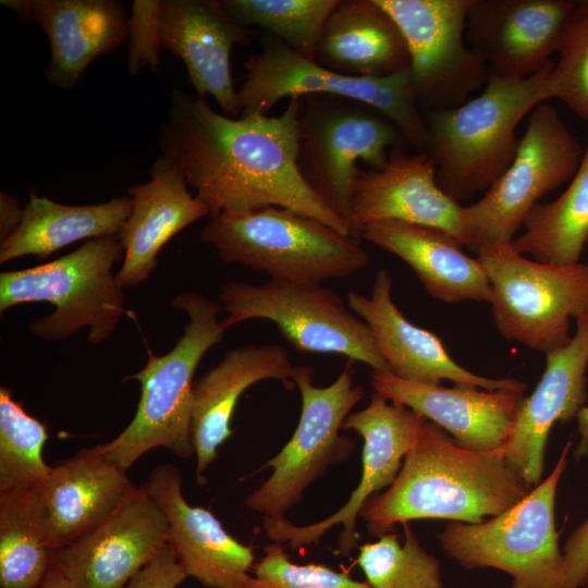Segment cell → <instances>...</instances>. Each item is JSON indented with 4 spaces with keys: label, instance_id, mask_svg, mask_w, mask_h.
<instances>
[{
    "label": "cell",
    "instance_id": "obj_8",
    "mask_svg": "<svg viewBox=\"0 0 588 588\" xmlns=\"http://www.w3.org/2000/svg\"><path fill=\"white\" fill-rule=\"evenodd\" d=\"M403 143L406 140L397 126L367 103L333 95L303 96L298 171L308 187L347 225L357 161L381 170L391 149L403 147Z\"/></svg>",
    "mask_w": 588,
    "mask_h": 588
},
{
    "label": "cell",
    "instance_id": "obj_11",
    "mask_svg": "<svg viewBox=\"0 0 588 588\" xmlns=\"http://www.w3.org/2000/svg\"><path fill=\"white\" fill-rule=\"evenodd\" d=\"M585 149L550 103L528 118L515 157L475 204L464 208L467 247L511 244L538 200L573 179Z\"/></svg>",
    "mask_w": 588,
    "mask_h": 588
},
{
    "label": "cell",
    "instance_id": "obj_37",
    "mask_svg": "<svg viewBox=\"0 0 588 588\" xmlns=\"http://www.w3.org/2000/svg\"><path fill=\"white\" fill-rule=\"evenodd\" d=\"M264 551L247 588H371L367 581L352 579L322 564L292 563L281 542H272Z\"/></svg>",
    "mask_w": 588,
    "mask_h": 588
},
{
    "label": "cell",
    "instance_id": "obj_34",
    "mask_svg": "<svg viewBox=\"0 0 588 588\" xmlns=\"http://www.w3.org/2000/svg\"><path fill=\"white\" fill-rule=\"evenodd\" d=\"M221 3L242 25L261 26L294 52L314 61L327 20L339 0H221Z\"/></svg>",
    "mask_w": 588,
    "mask_h": 588
},
{
    "label": "cell",
    "instance_id": "obj_4",
    "mask_svg": "<svg viewBox=\"0 0 588 588\" xmlns=\"http://www.w3.org/2000/svg\"><path fill=\"white\" fill-rule=\"evenodd\" d=\"M171 304L187 315L182 336L163 355L148 350L146 365L127 377L140 384V399L133 419L114 439L96 445L126 471L142 455L156 448L182 458L195 454L193 377L205 354L223 338L224 330L218 319L222 306L197 292L177 294Z\"/></svg>",
    "mask_w": 588,
    "mask_h": 588
},
{
    "label": "cell",
    "instance_id": "obj_38",
    "mask_svg": "<svg viewBox=\"0 0 588 588\" xmlns=\"http://www.w3.org/2000/svg\"><path fill=\"white\" fill-rule=\"evenodd\" d=\"M161 0H135L128 21L127 68L136 74L142 66L157 71L159 65V12Z\"/></svg>",
    "mask_w": 588,
    "mask_h": 588
},
{
    "label": "cell",
    "instance_id": "obj_31",
    "mask_svg": "<svg viewBox=\"0 0 588 588\" xmlns=\"http://www.w3.org/2000/svg\"><path fill=\"white\" fill-rule=\"evenodd\" d=\"M523 229L512 242L522 255L554 266L579 262L588 244V145L566 189L551 203L537 204Z\"/></svg>",
    "mask_w": 588,
    "mask_h": 588
},
{
    "label": "cell",
    "instance_id": "obj_13",
    "mask_svg": "<svg viewBox=\"0 0 588 588\" xmlns=\"http://www.w3.org/2000/svg\"><path fill=\"white\" fill-rule=\"evenodd\" d=\"M354 367L355 362L347 359L339 377L319 388L314 385L310 366H295L293 381L302 399L299 421L289 442L261 467H271L272 474L246 498L249 510L268 517L284 516L330 465L352 453L354 442L340 430L364 397V389L354 385Z\"/></svg>",
    "mask_w": 588,
    "mask_h": 588
},
{
    "label": "cell",
    "instance_id": "obj_5",
    "mask_svg": "<svg viewBox=\"0 0 588 588\" xmlns=\"http://www.w3.org/2000/svg\"><path fill=\"white\" fill-rule=\"evenodd\" d=\"M200 238L225 262L306 285L350 277L369 264L359 241L275 206L222 212L203 228Z\"/></svg>",
    "mask_w": 588,
    "mask_h": 588
},
{
    "label": "cell",
    "instance_id": "obj_36",
    "mask_svg": "<svg viewBox=\"0 0 588 588\" xmlns=\"http://www.w3.org/2000/svg\"><path fill=\"white\" fill-rule=\"evenodd\" d=\"M550 72L552 98L588 120V0L577 1Z\"/></svg>",
    "mask_w": 588,
    "mask_h": 588
},
{
    "label": "cell",
    "instance_id": "obj_2",
    "mask_svg": "<svg viewBox=\"0 0 588 588\" xmlns=\"http://www.w3.org/2000/svg\"><path fill=\"white\" fill-rule=\"evenodd\" d=\"M530 490L501 449H465L427 420L393 483L371 497L359 517L376 538L413 519L477 524L505 512Z\"/></svg>",
    "mask_w": 588,
    "mask_h": 588
},
{
    "label": "cell",
    "instance_id": "obj_29",
    "mask_svg": "<svg viewBox=\"0 0 588 588\" xmlns=\"http://www.w3.org/2000/svg\"><path fill=\"white\" fill-rule=\"evenodd\" d=\"M318 65L353 77H383L409 69L405 38L377 0H339L315 52Z\"/></svg>",
    "mask_w": 588,
    "mask_h": 588
},
{
    "label": "cell",
    "instance_id": "obj_32",
    "mask_svg": "<svg viewBox=\"0 0 588 588\" xmlns=\"http://www.w3.org/2000/svg\"><path fill=\"white\" fill-rule=\"evenodd\" d=\"M58 552L38 489L0 493V588H38L56 565Z\"/></svg>",
    "mask_w": 588,
    "mask_h": 588
},
{
    "label": "cell",
    "instance_id": "obj_41",
    "mask_svg": "<svg viewBox=\"0 0 588 588\" xmlns=\"http://www.w3.org/2000/svg\"><path fill=\"white\" fill-rule=\"evenodd\" d=\"M23 211L16 196L0 193V243L11 237L19 229Z\"/></svg>",
    "mask_w": 588,
    "mask_h": 588
},
{
    "label": "cell",
    "instance_id": "obj_42",
    "mask_svg": "<svg viewBox=\"0 0 588 588\" xmlns=\"http://www.w3.org/2000/svg\"><path fill=\"white\" fill-rule=\"evenodd\" d=\"M576 418L580 439L574 451V456L579 460L588 456V406L585 405Z\"/></svg>",
    "mask_w": 588,
    "mask_h": 588
},
{
    "label": "cell",
    "instance_id": "obj_24",
    "mask_svg": "<svg viewBox=\"0 0 588 588\" xmlns=\"http://www.w3.org/2000/svg\"><path fill=\"white\" fill-rule=\"evenodd\" d=\"M0 3L34 22L51 48L48 82L72 89L97 57L119 47L128 36V21L115 0H1Z\"/></svg>",
    "mask_w": 588,
    "mask_h": 588
},
{
    "label": "cell",
    "instance_id": "obj_15",
    "mask_svg": "<svg viewBox=\"0 0 588 588\" xmlns=\"http://www.w3.org/2000/svg\"><path fill=\"white\" fill-rule=\"evenodd\" d=\"M427 419L394 404L373 391L368 405L351 413L342 430L352 429L364 439L362 477L346 503L327 518L298 526L284 516L262 517L266 535L273 542H287L292 549L318 542L333 526L341 524L338 553L348 556L357 546L356 518L366 502L395 480L406 454L413 449Z\"/></svg>",
    "mask_w": 588,
    "mask_h": 588
},
{
    "label": "cell",
    "instance_id": "obj_17",
    "mask_svg": "<svg viewBox=\"0 0 588 588\" xmlns=\"http://www.w3.org/2000/svg\"><path fill=\"white\" fill-rule=\"evenodd\" d=\"M576 4L573 0H473L466 41L486 63L488 76L526 78L556 53Z\"/></svg>",
    "mask_w": 588,
    "mask_h": 588
},
{
    "label": "cell",
    "instance_id": "obj_14",
    "mask_svg": "<svg viewBox=\"0 0 588 588\" xmlns=\"http://www.w3.org/2000/svg\"><path fill=\"white\" fill-rule=\"evenodd\" d=\"M401 29L420 111L454 108L486 85L488 68L466 41L473 0H377Z\"/></svg>",
    "mask_w": 588,
    "mask_h": 588
},
{
    "label": "cell",
    "instance_id": "obj_19",
    "mask_svg": "<svg viewBox=\"0 0 588 588\" xmlns=\"http://www.w3.org/2000/svg\"><path fill=\"white\" fill-rule=\"evenodd\" d=\"M257 33L233 19L221 0H161L160 49L185 64L197 96H211L223 114L241 117L230 54L234 45L246 46Z\"/></svg>",
    "mask_w": 588,
    "mask_h": 588
},
{
    "label": "cell",
    "instance_id": "obj_1",
    "mask_svg": "<svg viewBox=\"0 0 588 588\" xmlns=\"http://www.w3.org/2000/svg\"><path fill=\"white\" fill-rule=\"evenodd\" d=\"M302 102L303 96L290 97L279 117L230 118L216 112L205 98L175 90L160 127L161 156L196 189L211 218L275 206L353 237L347 223L321 201L298 171Z\"/></svg>",
    "mask_w": 588,
    "mask_h": 588
},
{
    "label": "cell",
    "instance_id": "obj_23",
    "mask_svg": "<svg viewBox=\"0 0 588 588\" xmlns=\"http://www.w3.org/2000/svg\"><path fill=\"white\" fill-rule=\"evenodd\" d=\"M370 384L390 402L436 424L461 446L475 451L500 449L509 439L525 391L452 388L397 378L372 370Z\"/></svg>",
    "mask_w": 588,
    "mask_h": 588
},
{
    "label": "cell",
    "instance_id": "obj_33",
    "mask_svg": "<svg viewBox=\"0 0 588 588\" xmlns=\"http://www.w3.org/2000/svg\"><path fill=\"white\" fill-rule=\"evenodd\" d=\"M46 426L27 414L7 387L0 388V493L39 489L51 466L42 457Z\"/></svg>",
    "mask_w": 588,
    "mask_h": 588
},
{
    "label": "cell",
    "instance_id": "obj_30",
    "mask_svg": "<svg viewBox=\"0 0 588 588\" xmlns=\"http://www.w3.org/2000/svg\"><path fill=\"white\" fill-rule=\"evenodd\" d=\"M132 207L128 195L97 205H64L30 188L19 229L0 243V264L27 255L44 259L77 241L118 235Z\"/></svg>",
    "mask_w": 588,
    "mask_h": 588
},
{
    "label": "cell",
    "instance_id": "obj_7",
    "mask_svg": "<svg viewBox=\"0 0 588 588\" xmlns=\"http://www.w3.org/2000/svg\"><path fill=\"white\" fill-rule=\"evenodd\" d=\"M571 448L567 442L550 475L505 512L477 524L448 523L442 549L469 569L497 568L529 588H565L554 505Z\"/></svg>",
    "mask_w": 588,
    "mask_h": 588
},
{
    "label": "cell",
    "instance_id": "obj_25",
    "mask_svg": "<svg viewBox=\"0 0 588 588\" xmlns=\"http://www.w3.org/2000/svg\"><path fill=\"white\" fill-rule=\"evenodd\" d=\"M136 487L96 446L51 466L38 489L47 528L57 549L75 542L106 522Z\"/></svg>",
    "mask_w": 588,
    "mask_h": 588
},
{
    "label": "cell",
    "instance_id": "obj_28",
    "mask_svg": "<svg viewBox=\"0 0 588 588\" xmlns=\"http://www.w3.org/2000/svg\"><path fill=\"white\" fill-rule=\"evenodd\" d=\"M360 237L405 261L425 290L441 302L491 301L480 260L467 256L463 245L444 231L385 220L365 225Z\"/></svg>",
    "mask_w": 588,
    "mask_h": 588
},
{
    "label": "cell",
    "instance_id": "obj_27",
    "mask_svg": "<svg viewBox=\"0 0 588 588\" xmlns=\"http://www.w3.org/2000/svg\"><path fill=\"white\" fill-rule=\"evenodd\" d=\"M132 212L118 237L124 249L117 273L125 287L145 282L158 264V254L167 242L209 209L187 189L182 172L167 158L152 163L150 180L127 188Z\"/></svg>",
    "mask_w": 588,
    "mask_h": 588
},
{
    "label": "cell",
    "instance_id": "obj_20",
    "mask_svg": "<svg viewBox=\"0 0 588 588\" xmlns=\"http://www.w3.org/2000/svg\"><path fill=\"white\" fill-rule=\"evenodd\" d=\"M576 324L565 346L546 354L541 379L523 399L510 437L500 448L510 467L530 489L541 481L551 428L577 417L588 397V316Z\"/></svg>",
    "mask_w": 588,
    "mask_h": 588
},
{
    "label": "cell",
    "instance_id": "obj_44",
    "mask_svg": "<svg viewBox=\"0 0 588 588\" xmlns=\"http://www.w3.org/2000/svg\"><path fill=\"white\" fill-rule=\"evenodd\" d=\"M511 588H529V587L526 586L525 584H522V583H519V581L513 580V584H512Z\"/></svg>",
    "mask_w": 588,
    "mask_h": 588
},
{
    "label": "cell",
    "instance_id": "obj_10",
    "mask_svg": "<svg viewBox=\"0 0 588 588\" xmlns=\"http://www.w3.org/2000/svg\"><path fill=\"white\" fill-rule=\"evenodd\" d=\"M219 297L228 314L220 320L224 331L265 319L301 352L341 355L372 370L390 371L367 323L330 289L274 279L257 285L230 281Z\"/></svg>",
    "mask_w": 588,
    "mask_h": 588
},
{
    "label": "cell",
    "instance_id": "obj_21",
    "mask_svg": "<svg viewBox=\"0 0 588 588\" xmlns=\"http://www.w3.org/2000/svg\"><path fill=\"white\" fill-rule=\"evenodd\" d=\"M346 303L367 323L390 372L397 378L428 384L450 380L485 390H526L523 381L486 378L458 365L434 333L412 323L396 307L392 278L384 269L376 273L370 296L351 291Z\"/></svg>",
    "mask_w": 588,
    "mask_h": 588
},
{
    "label": "cell",
    "instance_id": "obj_40",
    "mask_svg": "<svg viewBox=\"0 0 588 588\" xmlns=\"http://www.w3.org/2000/svg\"><path fill=\"white\" fill-rule=\"evenodd\" d=\"M566 587L579 588L588 581V518L568 536L563 548Z\"/></svg>",
    "mask_w": 588,
    "mask_h": 588
},
{
    "label": "cell",
    "instance_id": "obj_43",
    "mask_svg": "<svg viewBox=\"0 0 588 588\" xmlns=\"http://www.w3.org/2000/svg\"><path fill=\"white\" fill-rule=\"evenodd\" d=\"M38 588H78L63 572L56 565L47 574Z\"/></svg>",
    "mask_w": 588,
    "mask_h": 588
},
{
    "label": "cell",
    "instance_id": "obj_22",
    "mask_svg": "<svg viewBox=\"0 0 588 588\" xmlns=\"http://www.w3.org/2000/svg\"><path fill=\"white\" fill-rule=\"evenodd\" d=\"M144 486L167 518L169 546L187 577L207 588H247L253 548L232 537L210 511L185 501L175 466L157 465Z\"/></svg>",
    "mask_w": 588,
    "mask_h": 588
},
{
    "label": "cell",
    "instance_id": "obj_12",
    "mask_svg": "<svg viewBox=\"0 0 588 588\" xmlns=\"http://www.w3.org/2000/svg\"><path fill=\"white\" fill-rule=\"evenodd\" d=\"M244 68L245 79L237 90L241 115L266 114L284 97H346L376 108L397 126L406 143L425 150L427 130L409 69L383 77L347 76L303 58L270 33L262 39V50L250 54Z\"/></svg>",
    "mask_w": 588,
    "mask_h": 588
},
{
    "label": "cell",
    "instance_id": "obj_35",
    "mask_svg": "<svg viewBox=\"0 0 588 588\" xmlns=\"http://www.w3.org/2000/svg\"><path fill=\"white\" fill-rule=\"evenodd\" d=\"M405 540L388 532L358 547L357 564L371 588H444L440 563L419 543L407 523Z\"/></svg>",
    "mask_w": 588,
    "mask_h": 588
},
{
    "label": "cell",
    "instance_id": "obj_16",
    "mask_svg": "<svg viewBox=\"0 0 588 588\" xmlns=\"http://www.w3.org/2000/svg\"><path fill=\"white\" fill-rule=\"evenodd\" d=\"M464 208L440 188L436 166L426 152L409 154L396 147L381 170L357 168L348 225L359 241L365 225L395 220L444 231L467 247Z\"/></svg>",
    "mask_w": 588,
    "mask_h": 588
},
{
    "label": "cell",
    "instance_id": "obj_6",
    "mask_svg": "<svg viewBox=\"0 0 588 588\" xmlns=\"http://www.w3.org/2000/svg\"><path fill=\"white\" fill-rule=\"evenodd\" d=\"M118 235L86 241L52 261L0 273V313L24 303L47 302L54 310L37 318L29 332L45 341L65 340L83 328L94 345L106 341L126 314L124 287L113 273L123 259Z\"/></svg>",
    "mask_w": 588,
    "mask_h": 588
},
{
    "label": "cell",
    "instance_id": "obj_18",
    "mask_svg": "<svg viewBox=\"0 0 588 588\" xmlns=\"http://www.w3.org/2000/svg\"><path fill=\"white\" fill-rule=\"evenodd\" d=\"M168 546L167 518L143 483L106 522L61 549L56 566L78 588H124Z\"/></svg>",
    "mask_w": 588,
    "mask_h": 588
},
{
    "label": "cell",
    "instance_id": "obj_39",
    "mask_svg": "<svg viewBox=\"0 0 588 588\" xmlns=\"http://www.w3.org/2000/svg\"><path fill=\"white\" fill-rule=\"evenodd\" d=\"M186 577L185 569L168 546L124 588H177Z\"/></svg>",
    "mask_w": 588,
    "mask_h": 588
},
{
    "label": "cell",
    "instance_id": "obj_26",
    "mask_svg": "<svg viewBox=\"0 0 588 588\" xmlns=\"http://www.w3.org/2000/svg\"><path fill=\"white\" fill-rule=\"evenodd\" d=\"M294 370L284 347L249 344L229 351L194 381L192 438L198 479L217 458L218 448L233 434L231 421L243 392L267 379L292 389Z\"/></svg>",
    "mask_w": 588,
    "mask_h": 588
},
{
    "label": "cell",
    "instance_id": "obj_3",
    "mask_svg": "<svg viewBox=\"0 0 588 588\" xmlns=\"http://www.w3.org/2000/svg\"><path fill=\"white\" fill-rule=\"evenodd\" d=\"M551 60L522 79L488 76L483 90L461 106L422 113L426 152L440 188L460 203L488 189L517 151L519 122L552 99Z\"/></svg>",
    "mask_w": 588,
    "mask_h": 588
},
{
    "label": "cell",
    "instance_id": "obj_9",
    "mask_svg": "<svg viewBox=\"0 0 588 588\" xmlns=\"http://www.w3.org/2000/svg\"><path fill=\"white\" fill-rule=\"evenodd\" d=\"M491 286V309L503 338L544 354L565 346L571 319L588 316V264L554 266L528 259L511 244L476 254Z\"/></svg>",
    "mask_w": 588,
    "mask_h": 588
}]
</instances>
